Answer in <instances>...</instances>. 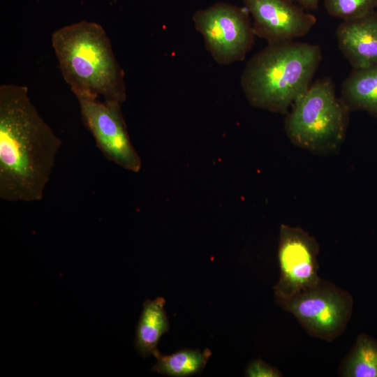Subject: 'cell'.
<instances>
[{
	"instance_id": "obj_5",
	"label": "cell",
	"mask_w": 377,
	"mask_h": 377,
	"mask_svg": "<svg viewBox=\"0 0 377 377\" xmlns=\"http://www.w3.org/2000/svg\"><path fill=\"white\" fill-rule=\"evenodd\" d=\"M311 337L332 341L346 330L353 309L346 290L321 279L313 287L277 303Z\"/></svg>"
},
{
	"instance_id": "obj_7",
	"label": "cell",
	"mask_w": 377,
	"mask_h": 377,
	"mask_svg": "<svg viewBox=\"0 0 377 377\" xmlns=\"http://www.w3.org/2000/svg\"><path fill=\"white\" fill-rule=\"evenodd\" d=\"M319 244L300 227L281 224L278 260L280 275L274 286L276 302L297 295L316 286L318 275Z\"/></svg>"
},
{
	"instance_id": "obj_6",
	"label": "cell",
	"mask_w": 377,
	"mask_h": 377,
	"mask_svg": "<svg viewBox=\"0 0 377 377\" xmlns=\"http://www.w3.org/2000/svg\"><path fill=\"white\" fill-rule=\"evenodd\" d=\"M206 50L221 65L242 61L251 50L255 34L245 8L217 2L193 16Z\"/></svg>"
},
{
	"instance_id": "obj_4",
	"label": "cell",
	"mask_w": 377,
	"mask_h": 377,
	"mask_svg": "<svg viewBox=\"0 0 377 377\" xmlns=\"http://www.w3.org/2000/svg\"><path fill=\"white\" fill-rule=\"evenodd\" d=\"M350 112L337 96L331 78H320L292 105L284 130L295 146L318 155H332L346 139Z\"/></svg>"
},
{
	"instance_id": "obj_10",
	"label": "cell",
	"mask_w": 377,
	"mask_h": 377,
	"mask_svg": "<svg viewBox=\"0 0 377 377\" xmlns=\"http://www.w3.org/2000/svg\"><path fill=\"white\" fill-rule=\"evenodd\" d=\"M335 36L338 46L353 68L377 64V12L342 20Z\"/></svg>"
},
{
	"instance_id": "obj_2",
	"label": "cell",
	"mask_w": 377,
	"mask_h": 377,
	"mask_svg": "<svg viewBox=\"0 0 377 377\" xmlns=\"http://www.w3.org/2000/svg\"><path fill=\"white\" fill-rule=\"evenodd\" d=\"M62 76L77 98H98L122 105L126 99L124 72L110 39L98 24L85 20L52 34Z\"/></svg>"
},
{
	"instance_id": "obj_12",
	"label": "cell",
	"mask_w": 377,
	"mask_h": 377,
	"mask_svg": "<svg viewBox=\"0 0 377 377\" xmlns=\"http://www.w3.org/2000/svg\"><path fill=\"white\" fill-rule=\"evenodd\" d=\"M340 98L350 111H365L377 118V64L353 68L342 83Z\"/></svg>"
},
{
	"instance_id": "obj_9",
	"label": "cell",
	"mask_w": 377,
	"mask_h": 377,
	"mask_svg": "<svg viewBox=\"0 0 377 377\" xmlns=\"http://www.w3.org/2000/svg\"><path fill=\"white\" fill-rule=\"evenodd\" d=\"M255 36L268 43L294 40L307 34L316 17L290 0H243Z\"/></svg>"
},
{
	"instance_id": "obj_16",
	"label": "cell",
	"mask_w": 377,
	"mask_h": 377,
	"mask_svg": "<svg viewBox=\"0 0 377 377\" xmlns=\"http://www.w3.org/2000/svg\"><path fill=\"white\" fill-rule=\"evenodd\" d=\"M245 376L248 377H281L283 374L263 360L258 358L251 361L246 367Z\"/></svg>"
},
{
	"instance_id": "obj_3",
	"label": "cell",
	"mask_w": 377,
	"mask_h": 377,
	"mask_svg": "<svg viewBox=\"0 0 377 377\" xmlns=\"http://www.w3.org/2000/svg\"><path fill=\"white\" fill-rule=\"evenodd\" d=\"M321 60L316 44L268 43L245 66L240 81L243 93L254 108L286 114L312 83Z\"/></svg>"
},
{
	"instance_id": "obj_17",
	"label": "cell",
	"mask_w": 377,
	"mask_h": 377,
	"mask_svg": "<svg viewBox=\"0 0 377 377\" xmlns=\"http://www.w3.org/2000/svg\"><path fill=\"white\" fill-rule=\"evenodd\" d=\"M305 10H316L321 0H290Z\"/></svg>"
},
{
	"instance_id": "obj_1",
	"label": "cell",
	"mask_w": 377,
	"mask_h": 377,
	"mask_svg": "<svg viewBox=\"0 0 377 377\" xmlns=\"http://www.w3.org/2000/svg\"><path fill=\"white\" fill-rule=\"evenodd\" d=\"M61 141L39 114L26 86H0V198L43 199Z\"/></svg>"
},
{
	"instance_id": "obj_8",
	"label": "cell",
	"mask_w": 377,
	"mask_h": 377,
	"mask_svg": "<svg viewBox=\"0 0 377 377\" xmlns=\"http://www.w3.org/2000/svg\"><path fill=\"white\" fill-rule=\"evenodd\" d=\"M82 121L103 156L118 166L138 172L141 158L131 141L121 105L98 98H77Z\"/></svg>"
},
{
	"instance_id": "obj_15",
	"label": "cell",
	"mask_w": 377,
	"mask_h": 377,
	"mask_svg": "<svg viewBox=\"0 0 377 377\" xmlns=\"http://www.w3.org/2000/svg\"><path fill=\"white\" fill-rule=\"evenodd\" d=\"M332 16L347 20L369 14L377 8V0H323Z\"/></svg>"
},
{
	"instance_id": "obj_11",
	"label": "cell",
	"mask_w": 377,
	"mask_h": 377,
	"mask_svg": "<svg viewBox=\"0 0 377 377\" xmlns=\"http://www.w3.org/2000/svg\"><path fill=\"white\" fill-rule=\"evenodd\" d=\"M165 300L158 297L146 299L135 330V348L143 357L156 356L161 337L169 331L170 323L164 306Z\"/></svg>"
},
{
	"instance_id": "obj_14",
	"label": "cell",
	"mask_w": 377,
	"mask_h": 377,
	"mask_svg": "<svg viewBox=\"0 0 377 377\" xmlns=\"http://www.w3.org/2000/svg\"><path fill=\"white\" fill-rule=\"evenodd\" d=\"M339 374L343 377H377V340L360 334L341 361Z\"/></svg>"
},
{
	"instance_id": "obj_13",
	"label": "cell",
	"mask_w": 377,
	"mask_h": 377,
	"mask_svg": "<svg viewBox=\"0 0 377 377\" xmlns=\"http://www.w3.org/2000/svg\"><path fill=\"white\" fill-rule=\"evenodd\" d=\"M212 355L209 348H184L170 355L160 352L155 356L156 364L151 370L167 376L185 377L198 375L204 370Z\"/></svg>"
}]
</instances>
